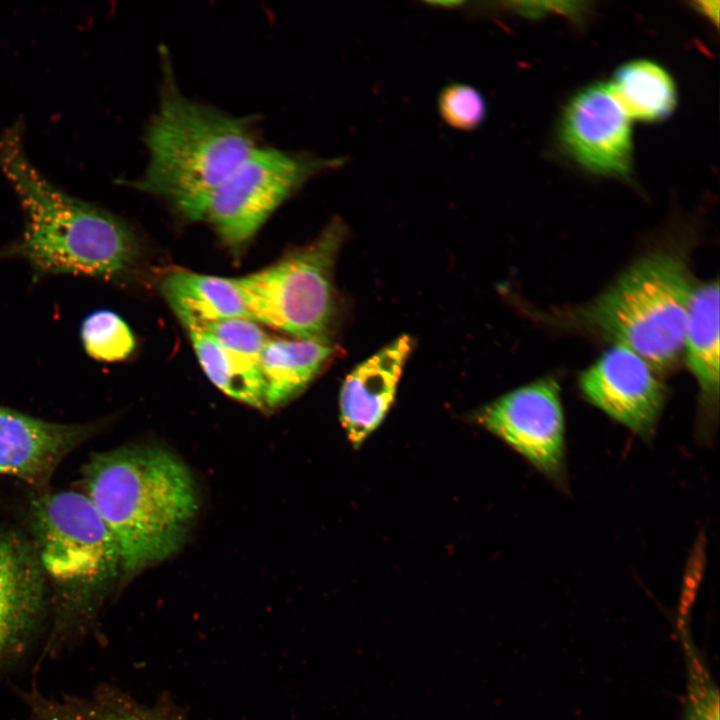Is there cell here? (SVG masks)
I'll use <instances>...</instances> for the list:
<instances>
[{
  "instance_id": "cell-1",
  "label": "cell",
  "mask_w": 720,
  "mask_h": 720,
  "mask_svg": "<svg viewBox=\"0 0 720 720\" xmlns=\"http://www.w3.org/2000/svg\"><path fill=\"white\" fill-rule=\"evenodd\" d=\"M0 170L23 212L21 237L0 258L23 259L34 278L79 275L122 282L136 271L140 247L118 217L54 186L27 157L21 130L0 134Z\"/></svg>"
},
{
  "instance_id": "cell-17",
  "label": "cell",
  "mask_w": 720,
  "mask_h": 720,
  "mask_svg": "<svg viewBox=\"0 0 720 720\" xmlns=\"http://www.w3.org/2000/svg\"><path fill=\"white\" fill-rule=\"evenodd\" d=\"M608 85L630 119L661 121L671 115L677 104L671 75L650 60L638 59L621 65Z\"/></svg>"
},
{
  "instance_id": "cell-15",
  "label": "cell",
  "mask_w": 720,
  "mask_h": 720,
  "mask_svg": "<svg viewBox=\"0 0 720 720\" xmlns=\"http://www.w3.org/2000/svg\"><path fill=\"white\" fill-rule=\"evenodd\" d=\"M332 354L324 339L268 338L261 352L265 408H276L298 396Z\"/></svg>"
},
{
  "instance_id": "cell-24",
  "label": "cell",
  "mask_w": 720,
  "mask_h": 720,
  "mask_svg": "<svg viewBox=\"0 0 720 720\" xmlns=\"http://www.w3.org/2000/svg\"><path fill=\"white\" fill-rule=\"evenodd\" d=\"M503 8L524 16H544L545 13H560L572 17L585 14L587 8L583 2H507Z\"/></svg>"
},
{
  "instance_id": "cell-21",
  "label": "cell",
  "mask_w": 720,
  "mask_h": 720,
  "mask_svg": "<svg viewBox=\"0 0 720 720\" xmlns=\"http://www.w3.org/2000/svg\"><path fill=\"white\" fill-rule=\"evenodd\" d=\"M188 331L197 359L209 380L229 397L248 404L241 380L223 347L203 330Z\"/></svg>"
},
{
  "instance_id": "cell-12",
  "label": "cell",
  "mask_w": 720,
  "mask_h": 720,
  "mask_svg": "<svg viewBox=\"0 0 720 720\" xmlns=\"http://www.w3.org/2000/svg\"><path fill=\"white\" fill-rule=\"evenodd\" d=\"M96 429L91 423L50 422L0 406V475L44 490L64 457Z\"/></svg>"
},
{
  "instance_id": "cell-23",
  "label": "cell",
  "mask_w": 720,
  "mask_h": 720,
  "mask_svg": "<svg viewBox=\"0 0 720 720\" xmlns=\"http://www.w3.org/2000/svg\"><path fill=\"white\" fill-rule=\"evenodd\" d=\"M688 659V686L685 720H719L717 687L694 649L689 634L683 632Z\"/></svg>"
},
{
  "instance_id": "cell-9",
  "label": "cell",
  "mask_w": 720,
  "mask_h": 720,
  "mask_svg": "<svg viewBox=\"0 0 720 720\" xmlns=\"http://www.w3.org/2000/svg\"><path fill=\"white\" fill-rule=\"evenodd\" d=\"M558 137L563 151L584 170L602 176H630L631 120L608 83L588 85L569 100Z\"/></svg>"
},
{
  "instance_id": "cell-14",
  "label": "cell",
  "mask_w": 720,
  "mask_h": 720,
  "mask_svg": "<svg viewBox=\"0 0 720 720\" xmlns=\"http://www.w3.org/2000/svg\"><path fill=\"white\" fill-rule=\"evenodd\" d=\"M159 290L188 330L225 319H251L234 278L176 268L161 276Z\"/></svg>"
},
{
  "instance_id": "cell-16",
  "label": "cell",
  "mask_w": 720,
  "mask_h": 720,
  "mask_svg": "<svg viewBox=\"0 0 720 720\" xmlns=\"http://www.w3.org/2000/svg\"><path fill=\"white\" fill-rule=\"evenodd\" d=\"M719 284L694 286L686 318L683 350L707 405L719 396Z\"/></svg>"
},
{
  "instance_id": "cell-22",
  "label": "cell",
  "mask_w": 720,
  "mask_h": 720,
  "mask_svg": "<svg viewBox=\"0 0 720 720\" xmlns=\"http://www.w3.org/2000/svg\"><path fill=\"white\" fill-rule=\"evenodd\" d=\"M438 110L448 126L461 131L479 128L487 114L486 101L481 92L464 83H451L441 89Z\"/></svg>"
},
{
  "instance_id": "cell-19",
  "label": "cell",
  "mask_w": 720,
  "mask_h": 720,
  "mask_svg": "<svg viewBox=\"0 0 720 720\" xmlns=\"http://www.w3.org/2000/svg\"><path fill=\"white\" fill-rule=\"evenodd\" d=\"M212 336L226 351L255 406L264 404V381L260 358L268 340L257 322L248 318H231L200 328Z\"/></svg>"
},
{
  "instance_id": "cell-7",
  "label": "cell",
  "mask_w": 720,
  "mask_h": 720,
  "mask_svg": "<svg viewBox=\"0 0 720 720\" xmlns=\"http://www.w3.org/2000/svg\"><path fill=\"white\" fill-rule=\"evenodd\" d=\"M346 161L345 157L256 146L187 219L209 223L225 245L240 251L274 210L308 180Z\"/></svg>"
},
{
  "instance_id": "cell-25",
  "label": "cell",
  "mask_w": 720,
  "mask_h": 720,
  "mask_svg": "<svg viewBox=\"0 0 720 720\" xmlns=\"http://www.w3.org/2000/svg\"><path fill=\"white\" fill-rule=\"evenodd\" d=\"M695 7L704 16H707L715 24L718 23L719 2L718 1H700L695 2Z\"/></svg>"
},
{
  "instance_id": "cell-13",
  "label": "cell",
  "mask_w": 720,
  "mask_h": 720,
  "mask_svg": "<svg viewBox=\"0 0 720 720\" xmlns=\"http://www.w3.org/2000/svg\"><path fill=\"white\" fill-rule=\"evenodd\" d=\"M412 347L411 337H398L346 377L339 396L340 421L354 448L384 420Z\"/></svg>"
},
{
  "instance_id": "cell-20",
  "label": "cell",
  "mask_w": 720,
  "mask_h": 720,
  "mask_svg": "<svg viewBox=\"0 0 720 720\" xmlns=\"http://www.w3.org/2000/svg\"><path fill=\"white\" fill-rule=\"evenodd\" d=\"M81 340L90 357L105 362L123 361L136 348L135 336L128 324L109 310L95 311L84 319Z\"/></svg>"
},
{
  "instance_id": "cell-3",
  "label": "cell",
  "mask_w": 720,
  "mask_h": 720,
  "mask_svg": "<svg viewBox=\"0 0 720 720\" xmlns=\"http://www.w3.org/2000/svg\"><path fill=\"white\" fill-rule=\"evenodd\" d=\"M26 527L43 571L52 625L45 652L87 632L117 580V544L85 493L35 491Z\"/></svg>"
},
{
  "instance_id": "cell-26",
  "label": "cell",
  "mask_w": 720,
  "mask_h": 720,
  "mask_svg": "<svg viewBox=\"0 0 720 720\" xmlns=\"http://www.w3.org/2000/svg\"><path fill=\"white\" fill-rule=\"evenodd\" d=\"M465 4H466L465 1H459V0H456V1L442 0V1H426L425 2V5H427L429 7L437 8V9H448V10L461 8Z\"/></svg>"
},
{
  "instance_id": "cell-18",
  "label": "cell",
  "mask_w": 720,
  "mask_h": 720,
  "mask_svg": "<svg viewBox=\"0 0 720 720\" xmlns=\"http://www.w3.org/2000/svg\"><path fill=\"white\" fill-rule=\"evenodd\" d=\"M25 699L27 720H173L109 689L99 690L90 697L60 698L32 691L25 695Z\"/></svg>"
},
{
  "instance_id": "cell-8",
  "label": "cell",
  "mask_w": 720,
  "mask_h": 720,
  "mask_svg": "<svg viewBox=\"0 0 720 720\" xmlns=\"http://www.w3.org/2000/svg\"><path fill=\"white\" fill-rule=\"evenodd\" d=\"M476 418L544 475L562 480L565 422L554 379H541L507 393L480 409Z\"/></svg>"
},
{
  "instance_id": "cell-6",
  "label": "cell",
  "mask_w": 720,
  "mask_h": 720,
  "mask_svg": "<svg viewBox=\"0 0 720 720\" xmlns=\"http://www.w3.org/2000/svg\"><path fill=\"white\" fill-rule=\"evenodd\" d=\"M334 218L309 244L234 278L251 319L297 339H324L335 313L333 268L346 235Z\"/></svg>"
},
{
  "instance_id": "cell-2",
  "label": "cell",
  "mask_w": 720,
  "mask_h": 720,
  "mask_svg": "<svg viewBox=\"0 0 720 720\" xmlns=\"http://www.w3.org/2000/svg\"><path fill=\"white\" fill-rule=\"evenodd\" d=\"M82 480L117 544L121 583L173 555L198 511L190 471L160 447L133 445L94 453Z\"/></svg>"
},
{
  "instance_id": "cell-4",
  "label": "cell",
  "mask_w": 720,
  "mask_h": 720,
  "mask_svg": "<svg viewBox=\"0 0 720 720\" xmlns=\"http://www.w3.org/2000/svg\"><path fill=\"white\" fill-rule=\"evenodd\" d=\"M165 74L145 137L149 161L130 185L168 200L188 218L257 145L249 119L187 98Z\"/></svg>"
},
{
  "instance_id": "cell-5",
  "label": "cell",
  "mask_w": 720,
  "mask_h": 720,
  "mask_svg": "<svg viewBox=\"0 0 720 720\" xmlns=\"http://www.w3.org/2000/svg\"><path fill=\"white\" fill-rule=\"evenodd\" d=\"M693 287L680 255L654 251L628 267L581 315L603 336L641 356L655 372L664 371L683 351Z\"/></svg>"
},
{
  "instance_id": "cell-11",
  "label": "cell",
  "mask_w": 720,
  "mask_h": 720,
  "mask_svg": "<svg viewBox=\"0 0 720 720\" xmlns=\"http://www.w3.org/2000/svg\"><path fill=\"white\" fill-rule=\"evenodd\" d=\"M48 607V586L30 538L0 525V667L24 653Z\"/></svg>"
},
{
  "instance_id": "cell-10",
  "label": "cell",
  "mask_w": 720,
  "mask_h": 720,
  "mask_svg": "<svg viewBox=\"0 0 720 720\" xmlns=\"http://www.w3.org/2000/svg\"><path fill=\"white\" fill-rule=\"evenodd\" d=\"M653 368L631 349L615 344L579 379L591 404L643 438L653 434L665 389Z\"/></svg>"
}]
</instances>
